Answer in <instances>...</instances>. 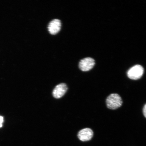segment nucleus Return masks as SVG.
<instances>
[{
  "label": "nucleus",
  "instance_id": "nucleus-1",
  "mask_svg": "<svg viewBox=\"0 0 146 146\" xmlns=\"http://www.w3.org/2000/svg\"><path fill=\"white\" fill-rule=\"evenodd\" d=\"M106 103L109 109L115 110L121 106L123 101L119 95L113 94L108 97Z\"/></svg>",
  "mask_w": 146,
  "mask_h": 146
},
{
  "label": "nucleus",
  "instance_id": "nucleus-2",
  "mask_svg": "<svg viewBox=\"0 0 146 146\" xmlns=\"http://www.w3.org/2000/svg\"><path fill=\"white\" fill-rule=\"evenodd\" d=\"M143 72V67L141 65H137L129 69L127 72V75L131 79L137 80L142 77Z\"/></svg>",
  "mask_w": 146,
  "mask_h": 146
},
{
  "label": "nucleus",
  "instance_id": "nucleus-3",
  "mask_svg": "<svg viewBox=\"0 0 146 146\" xmlns=\"http://www.w3.org/2000/svg\"><path fill=\"white\" fill-rule=\"evenodd\" d=\"M95 64L94 59L89 57L82 59L79 63V68L83 72H88L91 70Z\"/></svg>",
  "mask_w": 146,
  "mask_h": 146
},
{
  "label": "nucleus",
  "instance_id": "nucleus-4",
  "mask_svg": "<svg viewBox=\"0 0 146 146\" xmlns=\"http://www.w3.org/2000/svg\"><path fill=\"white\" fill-rule=\"evenodd\" d=\"M94 135V132L89 128L84 129L78 132V139L82 142H86L92 139Z\"/></svg>",
  "mask_w": 146,
  "mask_h": 146
},
{
  "label": "nucleus",
  "instance_id": "nucleus-5",
  "mask_svg": "<svg viewBox=\"0 0 146 146\" xmlns=\"http://www.w3.org/2000/svg\"><path fill=\"white\" fill-rule=\"evenodd\" d=\"M61 27V21L59 19H55L52 20L49 23L47 28L50 34L55 35L60 32Z\"/></svg>",
  "mask_w": 146,
  "mask_h": 146
},
{
  "label": "nucleus",
  "instance_id": "nucleus-6",
  "mask_svg": "<svg viewBox=\"0 0 146 146\" xmlns=\"http://www.w3.org/2000/svg\"><path fill=\"white\" fill-rule=\"evenodd\" d=\"M67 86L65 83L58 84L54 89L52 92L53 96L55 98L59 99L62 97L67 90Z\"/></svg>",
  "mask_w": 146,
  "mask_h": 146
},
{
  "label": "nucleus",
  "instance_id": "nucleus-7",
  "mask_svg": "<svg viewBox=\"0 0 146 146\" xmlns=\"http://www.w3.org/2000/svg\"><path fill=\"white\" fill-rule=\"evenodd\" d=\"M143 113L144 115L145 116V118H146V104L144 106L143 108Z\"/></svg>",
  "mask_w": 146,
  "mask_h": 146
},
{
  "label": "nucleus",
  "instance_id": "nucleus-8",
  "mask_svg": "<svg viewBox=\"0 0 146 146\" xmlns=\"http://www.w3.org/2000/svg\"><path fill=\"white\" fill-rule=\"evenodd\" d=\"M3 122V118L2 117L0 116V123H2Z\"/></svg>",
  "mask_w": 146,
  "mask_h": 146
},
{
  "label": "nucleus",
  "instance_id": "nucleus-9",
  "mask_svg": "<svg viewBox=\"0 0 146 146\" xmlns=\"http://www.w3.org/2000/svg\"><path fill=\"white\" fill-rule=\"evenodd\" d=\"M2 123H0V127H1L2 126Z\"/></svg>",
  "mask_w": 146,
  "mask_h": 146
}]
</instances>
